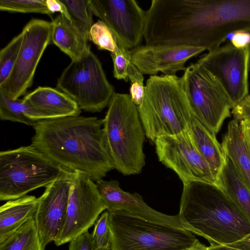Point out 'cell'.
<instances>
[{
  "mask_svg": "<svg viewBox=\"0 0 250 250\" xmlns=\"http://www.w3.org/2000/svg\"><path fill=\"white\" fill-rule=\"evenodd\" d=\"M240 30L250 32V0H152L146 11L145 37L149 44L210 51Z\"/></svg>",
  "mask_w": 250,
  "mask_h": 250,
  "instance_id": "cell-1",
  "label": "cell"
},
{
  "mask_svg": "<svg viewBox=\"0 0 250 250\" xmlns=\"http://www.w3.org/2000/svg\"><path fill=\"white\" fill-rule=\"evenodd\" d=\"M103 126V120L95 117L42 120L33 126L31 145L62 167L97 181L114 168Z\"/></svg>",
  "mask_w": 250,
  "mask_h": 250,
  "instance_id": "cell-2",
  "label": "cell"
},
{
  "mask_svg": "<svg viewBox=\"0 0 250 250\" xmlns=\"http://www.w3.org/2000/svg\"><path fill=\"white\" fill-rule=\"evenodd\" d=\"M178 214L185 229L207 239L210 246L228 245L250 233V221L216 184H183Z\"/></svg>",
  "mask_w": 250,
  "mask_h": 250,
  "instance_id": "cell-3",
  "label": "cell"
},
{
  "mask_svg": "<svg viewBox=\"0 0 250 250\" xmlns=\"http://www.w3.org/2000/svg\"><path fill=\"white\" fill-rule=\"evenodd\" d=\"M137 108L146 136L153 142L162 136L188 131L194 118L176 75L150 76L144 100Z\"/></svg>",
  "mask_w": 250,
  "mask_h": 250,
  "instance_id": "cell-4",
  "label": "cell"
},
{
  "mask_svg": "<svg viewBox=\"0 0 250 250\" xmlns=\"http://www.w3.org/2000/svg\"><path fill=\"white\" fill-rule=\"evenodd\" d=\"M103 120V132L114 168L125 175L141 172L145 165V132L130 94L115 92Z\"/></svg>",
  "mask_w": 250,
  "mask_h": 250,
  "instance_id": "cell-5",
  "label": "cell"
},
{
  "mask_svg": "<svg viewBox=\"0 0 250 250\" xmlns=\"http://www.w3.org/2000/svg\"><path fill=\"white\" fill-rule=\"evenodd\" d=\"M108 223L111 250H188L197 240L186 229L147 221L124 210L108 211Z\"/></svg>",
  "mask_w": 250,
  "mask_h": 250,
  "instance_id": "cell-6",
  "label": "cell"
},
{
  "mask_svg": "<svg viewBox=\"0 0 250 250\" xmlns=\"http://www.w3.org/2000/svg\"><path fill=\"white\" fill-rule=\"evenodd\" d=\"M67 169L32 145L0 152V200H15L58 178Z\"/></svg>",
  "mask_w": 250,
  "mask_h": 250,
  "instance_id": "cell-7",
  "label": "cell"
},
{
  "mask_svg": "<svg viewBox=\"0 0 250 250\" xmlns=\"http://www.w3.org/2000/svg\"><path fill=\"white\" fill-rule=\"evenodd\" d=\"M57 88L75 101L81 110L90 112H101L115 93L90 47L80 58L71 60L58 79Z\"/></svg>",
  "mask_w": 250,
  "mask_h": 250,
  "instance_id": "cell-8",
  "label": "cell"
},
{
  "mask_svg": "<svg viewBox=\"0 0 250 250\" xmlns=\"http://www.w3.org/2000/svg\"><path fill=\"white\" fill-rule=\"evenodd\" d=\"M181 80L194 117L216 136L232 109L222 85L197 62L187 67Z\"/></svg>",
  "mask_w": 250,
  "mask_h": 250,
  "instance_id": "cell-9",
  "label": "cell"
},
{
  "mask_svg": "<svg viewBox=\"0 0 250 250\" xmlns=\"http://www.w3.org/2000/svg\"><path fill=\"white\" fill-rule=\"evenodd\" d=\"M52 22L33 19L23 28L19 55L10 75L0 84V91L13 100L26 93L32 84L38 64L51 42Z\"/></svg>",
  "mask_w": 250,
  "mask_h": 250,
  "instance_id": "cell-10",
  "label": "cell"
},
{
  "mask_svg": "<svg viewBox=\"0 0 250 250\" xmlns=\"http://www.w3.org/2000/svg\"><path fill=\"white\" fill-rule=\"evenodd\" d=\"M106 209L96 184L87 174L74 172L65 219L54 241L57 246L69 242L87 230Z\"/></svg>",
  "mask_w": 250,
  "mask_h": 250,
  "instance_id": "cell-11",
  "label": "cell"
},
{
  "mask_svg": "<svg viewBox=\"0 0 250 250\" xmlns=\"http://www.w3.org/2000/svg\"><path fill=\"white\" fill-rule=\"evenodd\" d=\"M197 62L217 79L226 92L232 108L249 94L250 45L238 48L229 42L208 51Z\"/></svg>",
  "mask_w": 250,
  "mask_h": 250,
  "instance_id": "cell-12",
  "label": "cell"
},
{
  "mask_svg": "<svg viewBox=\"0 0 250 250\" xmlns=\"http://www.w3.org/2000/svg\"><path fill=\"white\" fill-rule=\"evenodd\" d=\"M154 143L159 161L173 170L183 184L194 181L216 184L215 175L196 149L188 131L159 137Z\"/></svg>",
  "mask_w": 250,
  "mask_h": 250,
  "instance_id": "cell-13",
  "label": "cell"
},
{
  "mask_svg": "<svg viewBox=\"0 0 250 250\" xmlns=\"http://www.w3.org/2000/svg\"><path fill=\"white\" fill-rule=\"evenodd\" d=\"M94 15L104 22L118 45L131 50L141 45L144 36L146 11L134 0H89Z\"/></svg>",
  "mask_w": 250,
  "mask_h": 250,
  "instance_id": "cell-14",
  "label": "cell"
},
{
  "mask_svg": "<svg viewBox=\"0 0 250 250\" xmlns=\"http://www.w3.org/2000/svg\"><path fill=\"white\" fill-rule=\"evenodd\" d=\"M74 172L65 170L45 188L34 217L42 250L54 241L60 232L66 215L69 193Z\"/></svg>",
  "mask_w": 250,
  "mask_h": 250,
  "instance_id": "cell-15",
  "label": "cell"
},
{
  "mask_svg": "<svg viewBox=\"0 0 250 250\" xmlns=\"http://www.w3.org/2000/svg\"><path fill=\"white\" fill-rule=\"evenodd\" d=\"M206 49L200 47L164 44L140 45L129 50L131 61L144 74L176 75L185 71L186 62Z\"/></svg>",
  "mask_w": 250,
  "mask_h": 250,
  "instance_id": "cell-16",
  "label": "cell"
},
{
  "mask_svg": "<svg viewBox=\"0 0 250 250\" xmlns=\"http://www.w3.org/2000/svg\"><path fill=\"white\" fill-rule=\"evenodd\" d=\"M103 202L108 211L124 210L133 215L150 222L184 229L179 214L168 215L148 206L141 196L124 191L117 180L96 181Z\"/></svg>",
  "mask_w": 250,
  "mask_h": 250,
  "instance_id": "cell-17",
  "label": "cell"
},
{
  "mask_svg": "<svg viewBox=\"0 0 250 250\" xmlns=\"http://www.w3.org/2000/svg\"><path fill=\"white\" fill-rule=\"evenodd\" d=\"M22 99L38 111L42 120L79 116L81 113V109L71 97L50 87L39 86Z\"/></svg>",
  "mask_w": 250,
  "mask_h": 250,
  "instance_id": "cell-18",
  "label": "cell"
},
{
  "mask_svg": "<svg viewBox=\"0 0 250 250\" xmlns=\"http://www.w3.org/2000/svg\"><path fill=\"white\" fill-rule=\"evenodd\" d=\"M51 42L71 60L80 58L90 48L89 37L71 21L59 14L51 21Z\"/></svg>",
  "mask_w": 250,
  "mask_h": 250,
  "instance_id": "cell-19",
  "label": "cell"
},
{
  "mask_svg": "<svg viewBox=\"0 0 250 250\" xmlns=\"http://www.w3.org/2000/svg\"><path fill=\"white\" fill-rule=\"evenodd\" d=\"M221 145L226 156L250 189V151L238 120L229 122Z\"/></svg>",
  "mask_w": 250,
  "mask_h": 250,
  "instance_id": "cell-20",
  "label": "cell"
},
{
  "mask_svg": "<svg viewBox=\"0 0 250 250\" xmlns=\"http://www.w3.org/2000/svg\"><path fill=\"white\" fill-rule=\"evenodd\" d=\"M39 200L33 195L9 200L0 207V243L35 217Z\"/></svg>",
  "mask_w": 250,
  "mask_h": 250,
  "instance_id": "cell-21",
  "label": "cell"
},
{
  "mask_svg": "<svg viewBox=\"0 0 250 250\" xmlns=\"http://www.w3.org/2000/svg\"><path fill=\"white\" fill-rule=\"evenodd\" d=\"M188 133L196 149L210 167L216 179L226 161L222 145L196 118H193Z\"/></svg>",
  "mask_w": 250,
  "mask_h": 250,
  "instance_id": "cell-22",
  "label": "cell"
},
{
  "mask_svg": "<svg viewBox=\"0 0 250 250\" xmlns=\"http://www.w3.org/2000/svg\"><path fill=\"white\" fill-rule=\"evenodd\" d=\"M216 185L243 211L250 221V189L227 157L224 165L217 176Z\"/></svg>",
  "mask_w": 250,
  "mask_h": 250,
  "instance_id": "cell-23",
  "label": "cell"
},
{
  "mask_svg": "<svg viewBox=\"0 0 250 250\" xmlns=\"http://www.w3.org/2000/svg\"><path fill=\"white\" fill-rule=\"evenodd\" d=\"M0 119L34 126L42 120L40 113L22 99L13 100L0 91Z\"/></svg>",
  "mask_w": 250,
  "mask_h": 250,
  "instance_id": "cell-24",
  "label": "cell"
},
{
  "mask_svg": "<svg viewBox=\"0 0 250 250\" xmlns=\"http://www.w3.org/2000/svg\"><path fill=\"white\" fill-rule=\"evenodd\" d=\"M0 250H42L34 218L0 243Z\"/></svg>",
  "mask_w": 250,
  "mask_h": 250,
  "instance_id": "cell-25",
  "label": "cell"
},
{
  "mask_svg": "<svg viewBox=\"0 0 250 250\" xmlns=\"http://www.w3.org/2000/svg\"><path fill=\"white\" fill-rule=\"evenodd\" d=\"M61 0L66 6L71 21L89 37L94 15L89 0Z\"/></svg>",
  "mask_w": 250,
  "mask_h": 250,
  "instance_id": "cell-26",
  "label": "cell"
},
{
  "mask_svg": "<svg viewBox=\"0 0 250 250\" xmlns=\"http://www.w3.org/2000/svg\"><path fill=\"white\" fill-rule=\"evenodd\" d=\"M22 34L21 32L0 52V84L10 75L17 61L21 47Z\"/></svg>",
  "mask_w": 250,
  "mask_h": 250,
  "instance_id": "cell-27",
  "label": "cell"
},
{
  "mask_svg": "<svg viewBox=\"0 0 250 250\" xmlns=\"http://www.w3.org/2000/svg\"><path fill=\"white\" fill-rule=\"evenodd\" d=\"M89 40L100 50H105L115 53L119 46L115 37L108 26L98 20L92 25L89 31Z\"/></svg>",
  "mask_w": 250,
  "mask_h": 250,
  "instance_id": "cell-28",
  "label": "cell"
},
{
  "mask_svg": "<svg viewBox=\"0 0 250 250\" xmlns=\"http://www.w3.org/2000/svg\"><path fill=\"white\" fill-rule=\"evenodd\" d=\"M0 10L15 13H37L52 14L46 0H0Z\"/></svg>",
  "mask_w": 250,
  "mask_h": 250,
  "instance_id": "cell-29",
  "label": "cell"
},
{
  "mask_svg": "<svg viewBox=\"0 0 250 250\" xmlns=\"http://www.w3.org/2000/svg\"><path fill=\"white\" fill-rule=\"evenodd\" d=\"M119 50L115 53H110L113 63V76L117 80L129 81L128 70L131 64L129 50L118 45Z\"/></svg>",
  "mask_w": 250,
  "mask_h": 250,
  "instance_id": "cell-30",
  "label": "cell"
},
{
  "mask_svg": "<svg viewBox=\"0 0 250 250\" xmlns=\"http://www.w3.org/2000/svg\"><path fill=\"white\" fill-rule=\"evenodd\" d=\"M128 79L131 82L129 92L131 100L138 107L143 104L145 96L144 78L143 74L132 62L129 68Z\"/></svg>",
  "mask_w": 250,
  "mask_h": 250,
  "instance_id": "cell-31",
  "label": "cell"
},
{
  "mask_svg": "<svg viewBox=\"0 0 250 250\" xmlns=\"http://www.w3.org/2000/svg\"><path fill=\"white\" fill-rule=\"evenodd\" d=\"M92 235L96 248L110 246V232L107 210L103 213L95 223Z\"/></svg>",
  "mask_w": 250,
  "mask_h": 250,
  "instance_id": "cell-32",
  "label": "cell"
},
{
  "mask_svg": "<svg viewBox=\"0 0 250 250\" xmlns=\"http://www.w3.org/2000/svg\"><path fill=\"white\" fill-rule=\"evenodd\" d=\"M68 250H95L92 233L88 230L70 241Z\"/></svg>",
  "mask_w": 250,
  "mask_h": 250,
  "instance_id": "cell-33",
  "label": "cell"
},
{
  "mask_svg": "<svg viewBox=\"0 0 250 250\" xmlns=\"http://www.w3.org/2000/svg\"><path fill=\"white\" fill-rule=\"evenodd\" d=\"M231 113L234 119L238 121L250 120V94L232 109Z\"/></svg>",
  "mask_w": 250,
  "mask_h": 250,
  "instance_id": "cell-34",
  "label": "cell"
},
{
  "mask_svg": "<svg viewBox=\"0 0 250 250\" xmlns=\"http://www.w3.org/2000/svg\"><path fill=\"white\" fill-rule=\"evenodd\" d=\"M230 43L235 47L242 48L250 45V32L237 31L232 34Z\"/></svg>",
  "mask_w": 250,
  "mask_h": 250,
  "instance_id": "cell-35",
  "label": "cell"
},
{
  "mask_svg": "<svg viewBox=\"0 0 250 250\" xmlns=\"http://www.w3.org/2000/svg\"><path fill=\"white\" fill-rule=\"evenodd\" d=\"M46 4L51 14L59 12L68 20L71 18L65 5L60 0H46Z\"/></svg>",
  "mask_w": 250,
  "mask_h": 250,
  "instance_id": "cell-36",
  "label": "cell"
},
{
  "mask_svg": "<svg viewBox=\"0 0 250 250\" xmlns=\"http://www.w3.org/2000/svg\"><path fill=\"white\" fill-rule=\"evenodd\" d=\"M239 122L243 136L250 151V120L243 119Z\"/></svg>",
  "mask_w": 250,
  "mask_h": 250,
  "instance_id": "cell-37",
  "label": "cell"
},
{
  "mask_svg": "<svg viewBox=\"0 0 250 250\" xmlns=\"http://www.w3.org/2000/svg\"><path fill=\"white\" fill-rule=\"evenodd\" d=\"M228 245L243 250H250V233L240 240Z\"/></svg>",
  "mask_w": 250,
  "mask_h": 250,
  "instance_id": "cell-38",
  "label": "cell"
},
{
  "mask_svg": "<svg viewBox=\"0 0 250 250\" xmlns=\"http://www.w3.org/2000/svg\"><path fill=\"white\" fill-rule=\"evenodd\" d=\"M209 250H243L229 245H214L208 247Z\"/></svg>",
  "mask_w": 250,
  "mask_h": 250,
  "instance_id": "cell-39",
  "label": "cell"
},
{
  "mask_svg": "<svg viewBox=\"0 0 250 250\" xmlns=\"http://www.w3.org/2000/svg\"><path fill=\"white\" fill-rule=\"evenodd\" d=\"M188 250H209L208 247H206L197 239L194 244Z\"/></svg>",
  "mask_w": 250,
  "mask_h": 250,
  "instance_id": "cell-40",
  "label": "cell"
},
{
  "mask_svg": "<svg viewBox=\"0 0 250 250\" xmlns=\"http://www.w3.org/2000/svg\"><path fill=\"white\" fill-rule=\"evenodd\" d=\"M95 250H111V249L110 246H109L104 248H96Z\"/></svg>",
  "mask_w": 250,
  "mask_h": 250,
  "instance_id": "cell-41",
  "label": "cell"
}]
</instances>
